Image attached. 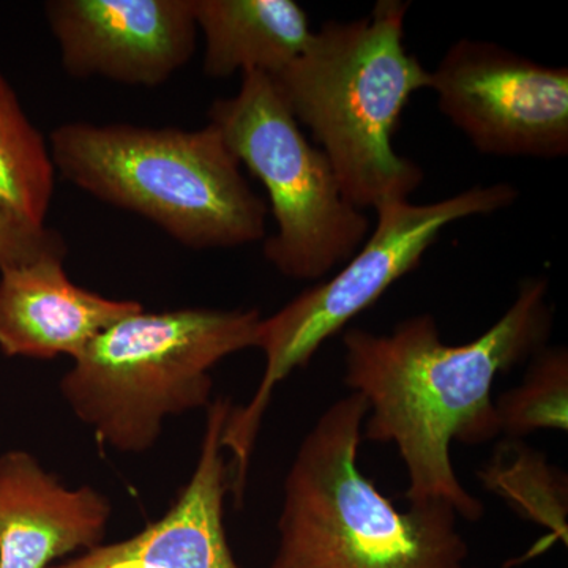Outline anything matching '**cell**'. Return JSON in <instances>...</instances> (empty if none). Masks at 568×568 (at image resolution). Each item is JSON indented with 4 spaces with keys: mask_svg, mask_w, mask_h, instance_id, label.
I'll return each mask as SVG.
<instances>
[{
    "mask_svg": "<svg viewBox=\"0 0 568 568\" xmlns=\"http://www.w3.org/2000/svg\"><path fill=\"white\" fill-rule=\"evenodd\" d=\"M548 291L547 280L526 278L507 312L466 345H446L432 315L407 317L390 334H343L346 386L368 405L362 439L398 448L409 504L440 500L458 518L484 517V504L458 480L450 446L500 435L493 386L548 345Z\"/></svg>",
    "mask_w": 568,
    "mask_h": 568,
    "instance_id": "1",
    "label": "cell"
},
{
    "mask_svg": "<svg viewBox=\"0 0 568 568\" xmlns=\"http://www.w3.org/2000/svg\"><path fill=\"white\" fill-rule=\"evenodd\" d=\"M44 10L73 78L155 88L196 51L193 0H52Z\"/></svg>",
    "mask_w": 568,
    "mask_h": 568,
    "instance_id": "9",
    "label": "cell"
},
{
    "mask_svg": "<svg viewBox=\"0 0 568 568\" xmlns=\"http://www.w3.org/2000/svg\"><path fill=\"white\" fill-rule=\"evenodd\" d=\"M261 321L257 310L142 308L73 358L63 399L102 446L144 454L166 418L211 405L213 366L256 347Z\"/></svg>",
    "mask_w": 568,
    "mask_h": 568,
    "instance_id": "5",
    "label": "cell"
},
{
    "mask_svg": "<svg viewBox=\"0 0 568 568\" xmlns=\"http://www.w3.org/2000/svg\"><path fill=\"white\" fill-rule=\"evenodd\" d=\"M55 171L78 189L151 220L193 250L265 237L267 204L209 123L201 130L70 122L51 133Z\"/></svg>",
    "mask_w": 568,
    "mask_h": 568,
    "instance_id": "4",
    "label": "cell"
},
{
    "mask_svg": "<svg viewBox=\"0 0 568 568\" xmlns=\"http://www.w3.org/2000/svg\"><path fill=\"white\" fill-rule=\"evenodd\" d=\"M368 405L351 392L297 448L283 485L278 548L268 568H480L446 503L398 510L358 466Z\"/></svg>",
    "mask_w": 568,
    "mask_h": 568,
    "instance_id": "3",
    "label": "cell"
},
{
    "mask_svg": "<svg viewBox=\"0 0 568 568\" xmlns=\"http://www.w3.org/2000/svg\"><path fill=\"white\" fill-rule=\"evenodd\" d=\"M211 78L260 71L276 77L306 50L308 14L294 0H193Z\"/></svg>",
    "mask_w": 568,
    "mask_h": 568,
    "instance_id": "13",
    "label": "cell"
},
{
    "mask_svg": "<svg viewBox=\"0 0 568 568\" xmlns=\"http://www.w3.org/2000/svg\"><path fill=\"white\" fill-rule=\"evenodd\" d=\"M407 10L409 2L379 0L361 20L327 21L272 77L361 211L409 200L424 182V170L394 145L406 104L432 82V71L406 50Z\"/></svg>",
    "mask_w": 568,
    "mask_h": 568,
    "instance_id": "2",
    "label": "cell"
},
{
    "mask_svg": "<svg viewBox=\"0 0 568 568\" xmlns=\"http://www.w3.org/2000/svg\"><path fill=\"white\" fill-rule=\"evenodd\" d=\"M518 200L511 183L476 185L429 204L394 201L377 209L368 237L332 278L310 286L257 331V349L265 369L252 402L233 407L222 437L234 457L231 491L244 497L246 474L265 410L276 386L294 369L305 368L328 338L355 316L375 305L396 282L416 271L425 253L450 224L470 216L491 215Z\"/></svg>",
    "mask_w": 568,
    "mask_h": 568,
    "instance_id": "6",
    "label": "cell"
},
{
    "mask_svg": "<svg viewBox=\"0 0 568 568\" xmlns=\"http://www.w3.org/2000/svg\"><path fill=\"white\" fill-rule=\"evenodd\" d=\"M440 112L478 152L555 160L568 153V69L491 41L462 39L432 71Z\"/></svg>",
    "mask_w": 568,
    "mask_h": 568,
    "instance_id": "8",
    "label": "cell"
},
{
    "mask_svg": "<svg viewBox=\"0 0 568 568\" xmlns=\"http://www.w3.org/2000/svg\"><path fill=\"white\" fill-rule=\"evenodd\" d=\"M211 125L267 192L276 231L264 256L280 274L316 282L345 264L372 231L331 162L312 144L267 74H242L239 92L209 110Z\"/></svg>",
    "mask_w": 568,
    "mask_h": 568,
    "instance_id": "7",
    "label": "cell"
},
{
    "mask_svg": "<svg viewBox=\"0 0 568 568\" xmlns=\"http://www.w3.org/2000/svg\"><path fill=\"white\" fill-rule=\"evenodd\" d=\"M63 257L0 271V351L9 357H78L112 324L142 310L138 302L78 286L65 274Z\"/></svg>",
    "mask_w": 568,
    "mask_h": 568,
    "instance_id": "12",
    "label": "cell"
},
{
    "mask_svg": "<svg viewBox=\"0 0 568 568\" xmlns=\"http://www.w3.org/2000/svg\"><path fill=\"white\" fill-rule=\"evenodd\" d=\"M54 189L50 145L0 73V216L26 227H47Z\"/></svg>",
    "mask_w": 568,
    "mask_h": 568,
    "instance_id": "14",
    "label": "cell"
},
{
    "mask_svg": "<svg viewBox=\"0 0 568 568\" xmlns=\"http://www.w3.org/2000/svg\"><path fill=\"white\" fill-rule=\"evenodd\" d=\"M110 499L70 488L24 450L0 457V568H48L104 544Z\"/></svg>",
    "mask_w": 568,
    "mask_h": 568,
    "instance_id": "11",
    "label": "cell"
},
{
    "mask_svg": "<svg viewBox=\"0 0 568 568\" xmlns=\"http://www.w3.org/2000/svg\"><path fill=\"white\" fill-rule=\"evenodd\" d=\"M61 235L48 227H26L0 216V271L44 256H65Z\"/></svg>",
    "mask_w": 568,
    "mask_h": 568,
    "instance_id": "17",
    "label": "cell"
},
{
    "mask_svg": "<svg viewBox=\"0 0 568 568\" xmlns=\"http://www.w3.org/2000/svg\"><path fill=\"white\" fill-rule=\"evenodd\" d=\"M478 478L519 517L544 526L551 530V538L567 544V477L549 465L545 454L508 437Z\"/></svg>",
    "mask_w": 568,
    "mask_h": 568,
    "instance_id": "15",
    "label": "cell"
},
{
    "mask_svg": "<svg viewBox=\"0 0 568 568\" xmlns=\"http://www.w3.org/2000/svg\"><path fill=\"white\" fill-rule=\"evenodd\" d=\"M529 362L523 383L495 399L500 433L510 439L568 428V351L547 345Z\"/></svg>",
    "mask_w": 568,
    "mask_h": 568,
    "instance_id": "16",
    "label": "cell"
},
{
    "mask_svg": "<svg viewBox=\"0 0 568 568\" xmlns=\"http://www.w3.org/2000/svg\"><path fill=\"white\" fill-rule=\"evenodd\" d=\"M231 409L227 398L209 405L196 467L162 518L125 540L99 545L48 568H241L224 529L231 466L222 437Z\"/></svg>",
    "mask_w": 568,
    "mask_h": 568,
    "instance_id": "10",
    "label": "cell"
}]
</instances>
